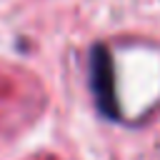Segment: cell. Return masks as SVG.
<instances>
[{
	"mask_svg": "<svg viewBox=\"0 0 160 160\" xmlns=\"http://www.w3.org/2000/svg\"><path fill=\"white\" fill-rule=\"evenodd\" d=\"M115 70H112V55L105 45H95L90 52V88L98 100V108L108 118H118V102H115Z\"/></svg>",
	"mask_w": 160,
	"mask_h": 160,
	"instance_id": "obj_1",
	"label": "cell"
}]
</instances>
